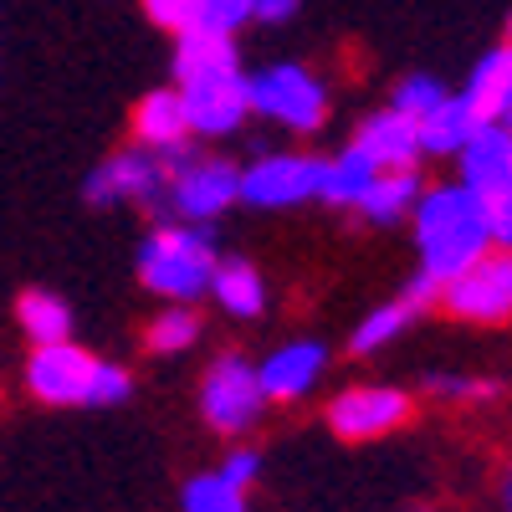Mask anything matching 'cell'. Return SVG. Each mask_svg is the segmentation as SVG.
Instances as JSON below:
<instances>
[{
  "label": "cell",
  "mask_w": 512,
  "mask_h": 512,
  "mask_svg": "<svg viewBox=\"0 0 512 512\" xmlns=\"http://www.w3.org/2000/svg\"><path fill=\"white\" fill-rule=\"evenodd\" d=\"M410 231H415V256H420L415 277L436 282V287L451 282L461 267H472L477 256L492 246L482 195L466 190L461 180L425 185L415 210H410Z\"/></svg>",
  "instance_id": "1"
},
{
  "label": "cell",
  "mask_w": 512,
  "mask_h": 512,
  "mask_svg": "<svg viewBox=\"0 0 512 512\" xmlns=\"http://www.w3.org/2000/svg\"><path fill=\"white\" fill-rule=\"evenodd\" d=\"M26 395L41 400V405H57V410H103V405H123L134 395V374L113 359H98L82 344L62 338V344H36L26 354Z\"/></svg>",
  "instance_id": "2"
},
{
  "label": "cell",
  "mask_w": 512,
  "mask_h": 512,
  "mask_svg": "<svg viewBox=\"0 0 512 512\" xmlns=\"http://www.w3.org/2000/svg\"><path fill=\"white\" fill-rule=\"evenodd\" d=\"M216 262V231L195 221H159L134 251L139 282L159 303H200L216 277Z\"/></svg>",
  "instance_id": "3"
},
{
  "label": "cell",
  "mask_w": 512,
  "mask_h": 512,
  "mask_svg": "<svg viewBox=\"0 0 512 512\" xmlns=\"http://www.w3.org/2000/svg\"><path fill=\"white\" fill-rule=\"evenodd\" d=\"M169 221L210 226L231 205H241V164L226 154H200L195 144L169 149Z\"/></svg>",
  "instance_id": "4"
},
{
  "label": "cell",
  "mask_w": 512,
  "mask_h": 512,
  "mask_svg": "<svg viewBox=\"0 0 512 512\" xmlns=\"http://www.w3.org/2000/svg\"><path fill=\"white\" fill-rule=\"evenodd\" d=\"M82 200L113 210V205H139L144 216L169 221V159L159 149H118L93 164V175L82 180Z\"/></svg>",
  "instance_id": "5"
},
{
  "label": "cell",
  "mask_w": 512,
  "mask_h": 512,
  "mask_svg": "<svg viewBox=\"0 0 512 512\" xmlns=\"http://www.w3.org/2000/svg\"><path fill=\"white\" fill-rule=\"evenodd\" d=\"M246 108L287 134H318L328 123V88L303 62H272L262 72H246Z\"/></svg>",
  "instance_id": "6"
},
{
  "label": "cell",
  "mask_w": 512,
  "mask_h": 512,
  "mask_svg": "<svg viewBox=\"0 0 512 512\" xmlns=\"http://www.w3.org/2000/svg\"><path fill=\"white\" fill-rule=\"evenodd\" d=\"M436 308L472 328L512 323V246H487L472 267H461L451 282H441Z\"/></svg>",
  "instance_id": "7"
},
{
  "label": "cell",
  "mask_w": 512,
  "mask_h": 512,
  "mask_svg": "<svg viewBox=\"0 0 512 512\" xmlns=\"http://www.w3.org/2000/svg\"><path fill=\"white\" fill-rule=\"evenodd\" d=\"M267 410L262 379H256V364L246 354H216L200 374V420L216 436H246L256 431V420Z\"/></svg>",
  "instance_id": "8"
},
{
  "label": "cell",
  "mask_w": 512,
  "mask_h": 512,
  "mask_svg": "<svg viewBox=\"0 0 512 512\" xmlns=\"http://www.w3.org/2000/svg\"><path fill=\"white\" fill-rule=\"evenodd\" d=\"M415 415V395L400 390V384H349V390H338L323 410L328 431L338 441H384L405 431Z\"/></svg>",
  "instance_id": "9"
},
{
  "label": "cell",
  "mask_w": 512,
  "mask_h": 512,
  "mask_svg": "<svg viewBox=\"0 0 512 512\" xmlns=\"http://www.w3.org/2000/svg\"><path fill=\"white\" fill-rule=\"evenodd\" d=\"M323 190V159L313 154H256L241 169V205L256 210H292L308 205Z\"/></svg>",
  "instance_id": "10"
},
{
  "label": "cell",
  "mask_w": 512,
  "mask_h": 512,
  "mask_svg": "<svg viewBox=\"0 0 512 512\" xmlns=\"http://www.w3.org/2000/svg\"><path fill=\"white\" fill-rule=\"evenodd\" d=\"M185 113H190V134L195 139H231L246 123V72H216V77H195V82H175Z\"/></svg>",
  "instance_id": "11"
},
{
  "label": "cell",
  "mask_w": 512,
  "mask_h": 512,
  "mask_svg": "<svg viewBox=\"0 0 512 512\" xmlns=\"http://www.w3.org/2000/svg\"><path fill=\"white\" fill-rule=\"evenodd\" d=\"M323 374H328V344H318V338H287V344H277L262 364H256V379H262L267 405L308 400Z\"/></svg>",
  "instance_id": "12"
},
{
  "label": "cell",
  "mask_w": 512,
  "mask_h": 512,
  "mask_svg": "<svg viewBox=\"0 0 512 512\" xmlns=\"http://www.w3.org/2000/svg\"><path fill=\"white\" fill-rule=\"evenodd\" d=\"M379 175L384 169H420V128H415V118L410 113H400V108H379V113H369L359 128H354V139H349Z\"/></svg>",
  "instance_id": "13"
},
{
  "label": "cell",
  "mask_w": 512,
  "mask_h": 512,
  "mask_svg": "<svg viewBox=\"0 0 512 512\" xmlns=\"http://www.w3.org/2000/svg\"><path fill=\"white\" fill-rule=\"evenodd\" d=\"M456 180L477 195L512 185V128L507 123H477V134L456 154Z\"/></svg>",
  "instance_id": "14"
},
{
  "label": "cell",
  "mask_w": 512,
  "mask_h": 512,
  "mask_svg": "<svg viewBox=\"0 0 512 512\" xmlns=\"http://www.w3.org/2000/svg\"><path fill=\"white\" fill-rule=\"evenodd\" d=\"M134 139L144 149H159V154H169V149H180V144L195 139L180 88H154V93H144L134 103Z\"/></svg>",
  "instance_id": "15"
},
{
  "label": "cell",
  "mask_w": 512,
  "mask_h": 512,
  "mask_svg": "<svg viewBox=\"0 0 512 512\" xmlns=\"http://www.w3.org/2000/svg\"><path fill=\"white\" fill-rule=\"evenodd\" d=\"M210 297H216V308L226 318H262L267 313V277L256 262H246V256H221L216 262V277H210Z\"/></svg>",
  "instance_id": "16"
},
{
  "label": "cell",
  "mask_w": 512,
  "mask_h": 512,
  "mask_svg": "<svg viewBox=\"0 0 512 512\" xmlns=\"http://www.w3.org/2000/svg\"><path fill=\"white\" fill-rule=\"evenodd\" d=\"M477 108L466 103L461 93H446L425 118H415V128H420V154L425 159H456L461 154V144L477 134Z\"/></svg>",
  "instance_id": "17"
},
{
  "label": "cell",
  "mask_w": 512,
  "mask_h": 512,
  "mask_svg": "<svg viewBox=\"0 0 512 512\" xmlns=\"http://www.w3.org/2000/svg\"><path fill=\"white\" fill-rule=\"evenodd\" d=\"M420 313H425V308L415 303L410 292H400V297H390V303L369 308V313L354 323V333H349V354H354V359H374V354H384V349L400 344V338L415 328Z\"/></svg>",
  "instance_id": "18"
},
{
  "label": "cell",
  "mask_w": 512,
  "mask_h": 512,
  "mask_svg": "<svg viewBox=\"0 0 512 512\" xmlns=\"http://www.w3.org/2000/svg\"><path fill=\"white\" fill-rule=\"evenodd\" d=\"M461 98L477 108L482 123H497L507 113V103H512V36L497 41L492 52H482V62L472 67V77H466Z\"/></svg>",
  "instance_id": "19"
},
{
  "label": "cell",
  "mask_w": 512,
  "mask_h": 512,
  "mask_svg": "<svg viewBox=\"0 0 512 512\" xmlns=\"http://www.w3.org/2000/svg\"><path fill=\"white\" fill-rule=\"evenodd\" d=\"M236 41L226 31H180L175 36V82H195V77H216V72H236Z\"/></svg>",
  "instance_id": "20"
},
{
  "label": "cell",
  "mask_w": 512,
  "mask_h": 512,
  "mask_svg": "<svg viewBox=\"0 0 512 512\" xmlns=\"http://www.w3.org/2000/svg\"><path fill=\"white\" fill-rule=\"evenodd\" d=\"M420 190H425L420 169H384V175L369 185V195L359 200V216L369 226H400V221H410Z\"/></svg>",
  "instance_id": "21"
},
{
  "label": "cell",
  "mask_w": 512,
  "mask_h": 512,
  "mask_svg": "<svg viewBox=\"0 0 512 512\" xmlns=\"http://www.w3.org/2000/svg\"><path fill=\"white\" fill-rule=\"evenodd\" d=\"M16 323L26 333V344H62V338H72V308L67 297L52 292V287H26L16 297Z\"/></svg>",
  "instance_id": "22"
},
{
  "label": "cell",
  "mask_w": 512,
  "mask_h": 512,
  "mask_svg": "<svg viewBox=\"0 0 512 512\" xmlns=\"http://www.w3.org/2000/svg\"><path fill=\"white\" fill-rule=\"evenodd\" d=\"M374 180H379V169L354 144H344L333 159H323V190H318V200L333 205V210H359V200L369 195Z\"/></svg>",
  "instance_id": "23"
},
{
  "label": "cell",
  "mask_w": 512,
  "mask_h": 512,
  "mask_svg": "<svg viewBox=\"0 0 512 512\" xmlns=\"http://www.w3.org/2000/svg\"><path fill=\"white\" fill-rule=\"evenodd\" d=\"M200 333H205V323H200V313H195L190 303H169V308H159V313L149 318V328H144V354H154V359H180V354H190V349L200 344Z\"/></svg>",
  "instance_id": "24"
},
{
  "label": "cell",
  "mask_w": 512,
  "mask_h": 512,
  "mask_svg": "<svg viewBox=\"0 0 512 512\" xmlns=\"http://www.w3.org/2000/svg\"><path fill=\"white\" fill-rule=\"evenodd\" d=\"M420 390L431 395L436 405H461V410H477L502 400V379L492 374H461V369H431L420 379Z\"/></svg>",
  "instance_id": "25"
},
{
  "label": "cell",
  "mask_w": 512,
  "mask_h": 512,
  "mask_svg": "<svg viewBox=\"0 0 512 512\" xmlns=\"http://www.w3.org/2000/svg\"><path fill=\"white\" fill-rule=\"evenodd\" d=\"M180 512H251V492H241L221 472H195L180 487Z\"/></svg>",
  "instance_id": "26"
},
{
  "label": "cell",
  "mask_w": 512,
  "mask_h": 512,
  "mask_svg": "<svg viewBox=\"0 0 512 512\" xmlns=\"http://www.w3.org/2000/svg\"><path fill=\"white\" fill-rule=\"evenodd\" d=\"M451 88L441 77H431V72H410V77H400L395 82V93H390V108H400V113H410V118H425L441 98H446Z\"/></svg>",
  "instance_id": "27"
},
{
  "label": "cell",
  "mask_w": 512,
  "mask_h": 512,
  "mask_svg": "<svg viewBox=\"0 0 512 512\" xmlns=\"http://www.w3.org/2000/svg\"><path fill=\"white\" fill-rule=\"evenodd\" d=\"M246 21H256V0H200V26L236 36Z\"/></svg>",
  "instance_id": "28"
},
{
  "label": "cell",
  "mask_w": 512,
  "mask_h": 512,
  "mask_svg": "<svg viewBox=\"0 0 512 512\" xmlns=\"http://www.w3.org/2000/svg\"><path fill=\"white\" fill-rule=\"evenodd\" d=\"M144 16L159 31L180 36V31H195L200 26V0H144Z\"/></svg>",
  "instance_id": "29"
},
{
  "label": "cell",
  "mask_w": 512,
  "mask_h": 512,
  "mask_svg": "<svg viewBox=\"0 0 512 512\" xmlns=\"http://www.w3.org/2000/svg\"><path fill=\"white\" fill-rule=\"evenodd\" d=\"M216 472H221L226 482H236L241 492H251V487H256V477H262V451H256V446H231V451L221 456Z\"/></svg>",
  "instance_id": "30"
},
{
  "label": "cell",
  "mask_w": 512,
  "mask_h": 512,
  "mask_svg": "<svg viewBox=\"0 0 512 512\" xmlns=\"http://www.w3.org/2000/svg\"><path fill=\"white\" fill-rule=\"evenodd\" d=\"M482 210H487V231H492V246H512V185H507V190H492V195H482Z\"/></svg>",
  "instance_id": "31"
},
{
  "label": "cell",
  "mask_w": 512,
  "mask_h": 512,
  "mask_svg": "<svg viewBox=\"0 0 512 512\" xmlns=\"http://www.w3.org/2000/svg\"><path fill=\"white\" fill-rule=\"evenodd\" d=\"M487 512H512V446L497 456L492 482H487Z\"/></svg>",
  "instance_id": "32"
},
{
  "label": "cell",
  "mask_w": 512,
  "mask_h": 512,
  "mask_svg": "<svg viewBox=\"0 0 512 512\" xmlns=\"http://www.w3.org/2000/svg\"><path fill=\"white\" fill-rule=\"evenodd\" d=\"M297 16V0H256V21H267V26H282Z\"/></svg>",
  "instance_id": "33"
},
{
  "label": "cell",
  "mask_w": 512,
  "mask_h": 512,
  "mask_svg": "<svg viewBox=\"0 0 512 512\" xmlns=\"http://www.w3.org/2000/svg\"><path fill=\"white\" fill-rule=\"evenodd\" d=\"M497 123H507V128H512V103H507V113H502V118H497Z\"/></svg>",
  "instance_id": "34"
},
{
  "label": "cell",
  "mask_w": 512,
  "mask_h": 512,
  "mask_svg": "<svg viewBox=\"0 0 512 512\" xmlns=\"http://www.w3.org/2000/svg\"><path fill=\"white\" fill-rule=\"evenodd\" d=\"M405 512H436V507H425V502H420V507H405Z\"/></svg>",
  "instance_id": "35"
}]
</instances>
